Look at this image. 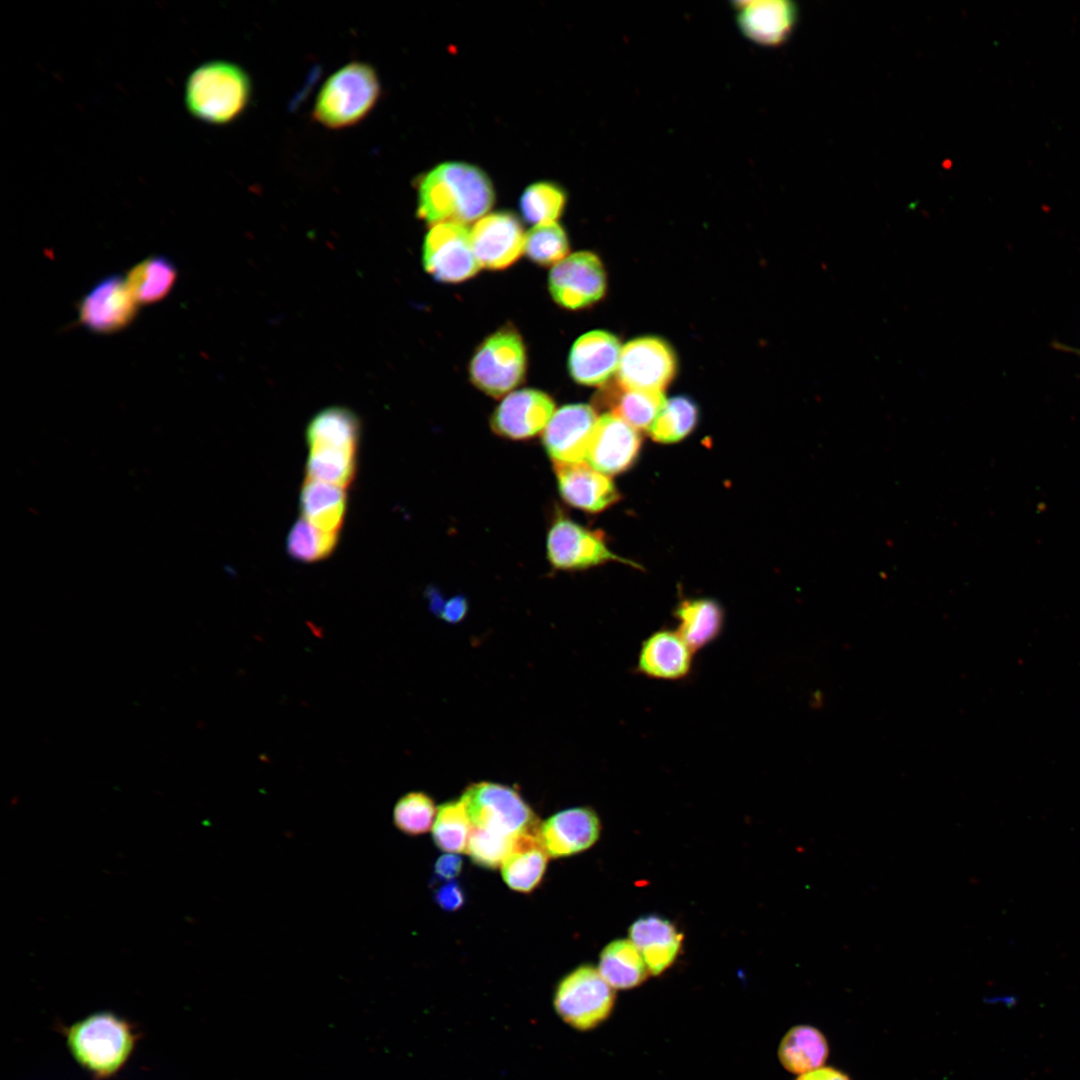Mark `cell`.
<instances>
[{
    "instance_id": "cell-1",
    "label": "cell",
    "mask_w": 1080,
    "mask_h": 1080,
    "mask_svg": "<svg viewBox=\"0 0 1080 1080\" xmlns=\"http://www.w3.org/2000/svg\"><path fill=\"white\" fill-rule=\"evenodd\" d=\"M417 214L425 222L469 223L483 216L495 195L488 176L464 162H444L427 172L417 186Z\"/></svg>"
},
{
    "instance_id": "cell-2",
    "label": "cell",
    "mask_w": 1080,
    "mask_h": 1080,
    "mask_svg": "<svg viewBox=\"0 0 1080 1080\" xmlns=\"http://www.w3.org/2000/svg\"><path fill=\"white\" fill-rule=\"evenodd\" d=\"M74 1060L94 1079L116 1075L132 1055L139 1038L135 1027L111 1011H97L64 1030Z\"/></svg>"
},
{
    "instance_id": "cell-3",
    "label": "cell",
    "mask_w": 1080,
    "mask_h": 1080,
    "mask_svg": "<svg viewBox=\"0 0 1080 1080\" xmlns=\"http://www.w3.org/2000/svg\"><path fill=\"white\" fill-rule=\"evenodd\" d=\"M252 97L249 74L238 64L212 60L196 67L185 83L184 102L196 119L225 125L238 119Z\"/></svg>"
},
{
    "instance_id": "cell-4",
    "label": "cell",
    "mask_w": 1080,
    "mask_h": 1080,
    "mask_svg": "<svg viewBox=\"0 0 1080 1080\" xmlns=\"http://www.w3.org/2000/svg\"><path fill=\"white\" fill-rule=\"evenodd\" d=\"M380 96L381 82L375 68L360 61L350 62L323 83L312 117L329 129L348 128L365 119Z\"/></svg>"
},
{
    "instance_id": "cell-5",
    "label": "cell",
    "mask_w": 1080,
    "mask_h": 1080,
    "mask_svg": "<svg viewBox=\"0 0 1080 1080\" xmlns=\"http://www.w3.org/2000/svg\"><path fill=\"white\" fill-rule=\"evenodd\" d=\"M460 799L472 827L512 837L540 827L532 809L511 787L479 782L469 786Z\"/></svg>"
},
{
    "instance_id": "cell-6",
    "label": "cell",
    "mask_w": 1080,
    "mask_h": 1080,
    "mask_svg": "<svg viewBox=\"0 0 1080 1080\" xmlns=\"http://www.w3.org/2000/svg\"><path fill=\"white\" fill-rule=\"evenodd\" d=\"M525 371V346L513 328H502L487 337L469 366L472 383L492 397H501L517 387Z\"/></svg>"
},
{
    "instance_id": "cell-7",
    "label": "cell",
    "mask_w": 1080,
    "mask_h": 1080,
    "mask_svg": "<svg viewBox=\"0 0 1080 1080\" xmlns=\"http://www.w3.org/2000/svg\"><path fill=\"white\" fill-rule=\"evenodd\" d=\"M615 1001L613 988L599 970L583 965L559 983L554 1007L558 1015L578 1030H589L604 1021Z\"/></svg>"
},
{
    "instance_id": "cell-8",
    "label": "cell",
    "mask_w": 1080,
    "mask_h": 1080,
    "mask_svg": "<svg viewBox=\"0 0 1080 1080\" xmlns=\"http://www.w3.org/2000/svg\"><path fill=\"white\" fill-rule=\"evenodd\" d=\"M423 264L436 280L458 283L473 277L481 267L473 250L470 232L460 223L443 222L431 227L424 240Z\"/></svg>"
},
{
    "instance_id": "cell-9",
    "label": "cell",
    "mask_w": 1080,
    "mask_h": 1080,
    "mask_svg": "<svg viewBox=\"0 0 1080 1080\" xmlns=\"http://www.w3.org/2000/svg\"><path fill=\"white\" fill-rule=\"evenodd\" d=\"M546 549L550 564L558 570H583L609 561L627 563L608 548L599 531L590 530L562 515L550 526Z\"/></svg>"
},
{
    "instance_id": "cell-10",
    "label": "cell",
    "mask_w": 1080,
    "mask_h": 1080,
    "mask_svg": "<svg viewBox=\"0 0 1080 1080\" xmlns=\"http://www.w3.org/2000/svg\"><path fill=\"white\" fill-rule=\"evenodd\" d=\"M676 372L671 347L658 337L629 341L621 351L617 379L621 388L662 392Z\"/></svg>"
},
{
    "instance_id": "cell-11",
    "label": "cell",
    "mask_w": 1080,
    "mask_h": 1080,
    "mask_svg": "<svg viewBox=\"0 0 1080 1080\" xmlns=\"http://www.w3.org/2000/svg\"><path fill=\"white\" fill-rule=\"evenodd\" d=\"M548 285L557 304L569 310H579L604 296L606 274L602 262L594 253L581 251L554 265Z\"/></svg>"
},
{
    "instance_id": "cell-12",
    "label": "cell",
    "mask_w": 1080,
    "mask_h": 1080,
    "mask_svg": "<svg viewBox=\"0 0 1080 1080\" xmlns=\"http://www.w3.org/2000/svg\"><path fill=\"white\" fill-rule=\"evenodd\" d=\"M138 305L126 278L111 274L98 281L82 297L78 305L79 321L95 333H115L131 324L138 312Z\"/></svg>"
},
{
    "instance_id": "cell-13",
    "label": "cell",
    "mask_w": 1080,
    "mask_h": 1080,
    "mask_svg": "<svg viewBox=\"0 0 1080 1080\" xmlns=\"http://www.w3.org/2000/svg\"><path fill=\"white\" fill-rule=\"evenodd\" d=\"M597 420L587 404H569L555 411L542 436L553 463L584 462Z\"/></svg>"
},
{
    "instance_id": "cell-14",
    "label": "cell",
    "mask_w": 1080,
    "mask_h": 1080,
    "mask_svg": "<svg viewBox=\"0 0 1080 1080\" xmlns=\"http://www.w3.org/2000/svg\"><path fill=\"white\" fill-rule=\"evenodd\" d=\"M470 236L480 266L488 269H504L524 251L522 225L509 212H496L480 218L471 229Z\"/></svg>"
},
{
    "instance_id": "cell-15",
    "label": "cell",
    "mask_w": 1080,
    "mask_h": 1080,
    "mask_svg": "<svg viewBox=\"0 0 1080 1080\" xmlns=\"http://www.w3.org/2000/svg\"><path fill=\"white\" fill-rule=\"evenodd\" d=\"M555 412L552 398L539 390L522 389L508 394L492 414L493 431L507 439L525 440L545 429Z\"/></svg>"
},
{
    "instance_id": "cell-16",
    "label": "cell",
    "mask_w": 1080,
    "mask_h": 1080,
    "mask_svg": "<svg viewBox=\"0 0 1080 1080\" xmlns=\"http://www.w3.org/2000/svg\"><path fill=\"white\" fill-rule=\"evenodd\" d=\"M640 444L637 429L618 415L606 413L597 420L585 462L605 475L617 474L631 466Z\"/></svg>"
},
{
    "instance_id": "cell-17",
    "label": "cell",
    "mask_w": 1080,
    "mask_h": 1080,
    "mask_svg": "<svg viewBox=\"0 0 1080 1080\" xmlns=\"http://www.w3.org/2000/svg\"><path fill=\"white\" fill-rule=\"evenodd\" d=\"M600 830V820L594 810L571 808L543 822L539 827V839L548 856L565 857L591 847L598 840Z\"/></svg>"
},
{
    "instance_id": "cell-18",
    "label": "cell",
    "mask_w": 1080,
    "mask_h": 1080,
    "mask_svg": "<svg viewBox=\"0 0 1080 1080\" xmlns=\"http://www.w3.org/2000/svg\"><path fill=\"white\" fill-rule=\"evenodd\" d=\"M562 499L580 510L597 513L619 499L610 478L584 462L553 463Z\"/></svg>"
},
{
    "instance_id": "cell-19",
    "label": "cell",
    "mask_w": 1080,
    "mask_h": 1080,
    "mask_svg": "<svg viewBox=\"0 0 1080 1080\" xmlns=\"http://www.w3.org/2000/svg\"><path fill=\"white\" fill-rule=\"evenodd\" d=\"M736 22L750 40L767 46L783 43L797 22L798 10L787 0H754L734 3Z\"/></svg>"
},
{
    "instance_id": "cell-20",
    "label": "cell",
    "mask_w": 1080,
    "mask_h": 1080,
    "mask_svg": "<svg viewBox=\"0 0 1080 1080\" xmlns=\"http://www.w3.org/2000/svg\"><path fill=\"white\" fill-rule=\"evenodd\" d=\"M621 345L613 334L594 330L580 336L573 344L568 369L575 382L587 385H602L618 369Z\"/></svg>"
},
{
    "instance_id": "cell-21",
    "label": "cell",
    "mask_w": 1080,
    "mask_h": 1080,
    "mask_svg": "<svg viewBox=\"0 0 1080 1080\" xmlns=\"http://www.w3.org/2000/svg\"><path fill=\"white\" fill-rule=\"evenodd\" d=\"M694 653L676 630L661 629L642 642L636 668L651 679L681 680L691 672Z\"/></svg>"
},
{
    "instance_id": "cell-22",
    "label": "cell",
    "mask_w": 1080,
    "mask_h": 1080,
    "mask_svg": "<svg viewBox=\"0 0 1080 1080\" xmlns=\"http://www.w3.org/2000/svg\"><path fill=\"white\" fill-rule=\"evenodd\" d=\"M629 936L653 975L662 973L674 962L683 939L671 921L657 915L637 919L629 929Z\"/></svg>"
},
{
    "instance_id": "cell-23",
    "label": "cell",
    "mask_w": 1080,
    "mask_h": 1080,
    "mask_svg": "<svg viewBox=\"0 0 1080 1080\" xmlns=\"http://www.w3.org/2000/svg\"><path fill=\"white\" fill-rule=\"evenodd\" d=\"M547 862L548 854L540 842L539 829L522 834L501 865L503 880L511 889L529 893L542 881Z\"/></svg>"
},
{
    "instance_id": "cell-24",
    "label": "cell",
    "mask_w": 1080,
    "mask_h": 1080,
    "mask_svg": "<svg viewBox=\"0 0 1080 1080\" xmlns=\"http://www.w3.org/2000/svg\"><path fill=\"white\" fill-rule=\"evenodd\" d=\"M346 507L344 488L305 479L300 493V509L303 518L314 527L338 533L344 523Z\"/></svg>"
},
{
    "instance_id": "cell-25",
    "label": "cell",
    "mask_w": 1080,
    "mask_h": 1080,
    "mask_svg": "<svg viewBox=\"0 0 1080 1080\" xmlns=\"http://www.w3.org/2000/svg\"><path fill=\"white\" fill-rule=\"evenodd\" d=\"M674 615L677 633L695 652L717 639L724 626V611L713 599L683 600Z\"/></svg>"
},
{
    "instance_id": "cell-26",
    "label": "cell",
    "mask_w": 1080,
    "mask_h": 1080,
    "mask_svg": "<svg viewBox=\"0 0 1080 1080\" xmlns=\"http://www.w3.org/2000/svg\"><path fill=\"white\" fill-rule=\"evenodd\" d=\"M829 1056L825 1035L811 1025H796L782 1038L778 1057L789 1072L804 1074L824 1066Z\"/></svg>"
},
{
    "instance_id": "cell-27",
    "label": "cell",
    "mask_w": 1080,
    "mask_h": 1080,
    "mask_svg": "<svg viewBox=\"0 0 1080 1080\" xmlns=\"http://www.w3.org/2000/svg\"><path fill=\"white\" fill-rule=\"evenodd\" d=\"M305 436L309 448L328 447L357 451L360 420L347 408H326L311 419Z\"/></svg>"
},
{
    "instance_id": "cell-28",
    "label": "cell",
    "mask_w": 1080,
    "mask_h": 1080,
    "mask_svg": "<svg viewBox=\"0 0 1080 1080\" xmlns=\"http://www.w3.org/2000/svg\"><path fill=\"white\" fill-rule=\"evenodd\" d=\"M177 268L166 256H149L136 263L127 273L128 288L138 304H154L163 300L174 287Z\"/></svg>"
},
{
    "instance_id": "cell-29",
    "label": "cell",
    "mask_w": 1080,
    "mask_h": 1080,
    "mask_svg": "<svg viewBox=\"0 0 1080 1080\" xmlns=\"http://www.w3.org/2000/svg\"><path fill=\"white\" fill-rule=\"evenodd\" d=\"M647 965L629 939L609 943L600 954L599 972L612 988L629 989L642 983Z\"/></svg>"
},
{
    "instance_id": "cell-30",
    "label": "cell",
    "mask_w": 1080,
    "mask_h": 1080,
    "mask_svg": "<svg viewBox=\"0 0 1080 1080\" xmlns=\"http://www.w3.org/2000/svg\"><path fill=\"white\" fill-rule=\"evenodd\" d=\"M356 452L328 447L309 448L305 467L306 479L348 487L356 475Z\"/></svg>"
},
{
    "instance_id": "cell-31",
    "label": "cell",
    "mask_w": 1080,
    "mask_h": 1080,
    "mask_svg": "<svg viewBox=\"0 0 1080 1080\" xmlns=\"http://www.w3.org/2000/svg\"><path fill=\"white\" fill-rule=\"evenodd\" d=\"M697 421L695 402L686 396H676L665 401L649 432L658 442L673 443L685 438Z\"/></svg>"
},
{
    "instance_id": "cell-32",
    "label": "cell",
    "mask_w": 1080,
    "mask_h": 1080,
    "mask_svg": "<svg viewBox=\"0 0 1080 1080\" xmlns=\"http://www.w3.org/2000/svg\"><path fill=\"white\" fill-rule=\"evenodd\" d=\"M567 196L561 186L540 181L529 185L521 195L520 210L530 224L554 223L562 214Z\"/></svg>"
},
{
    "instance_id": "cell-33",
    "label": "cell",
    "mask_w": 1080,
    "mask_h": 1080,
    "mask_svg": "<svg viewBox=\"0 0 1080 1080\" xmlns=\"http://www.w3.org/2000/svg\"><path fill=\"white\" fill-rule=\"evenodd\" d=\"M338 538V533L322 531L301 518L288 533L287 552L291 558L304 563L324 560L334 552Z\"/></svg>"
},
{
    "instance_id": "cell-34",
    "label": "cell",
    "mask_w": 1080,
    "mask_h": 1080,
    "mask_svg": "<svg viewBox=\"0 0 1080 1080\" xmlns=\"http://www.w3.org/2000/svg\"><path fill=\"white\" fill-rule=\"evenodd\" d=\"M471 823L461 799L441 805L433 824L435 844L448 853L466 851L471 833Z\"/></svg>"
},
{
    "instance_id": "cell-35",
    "label": "cell",
    "mask_w": 1080,
    "mask_h": 1080,
    "mask_svg": "<svg viewBox=\"0 0 1080 1080\" xmlns=\"http://www.w3.org/2000/svg\"><path fill=\"white\" fill-rule=\"evenodd\" d=\"M524 251L528 258L542 266L556 265L569 251L564 229L556 222L534 226L525 235Z\"/></svg>"
},
{
    "instance_id": "cell-36",
    "label": "cell",
    "mask_w": 1080,
    "mask_h": 1080,
    "mask_svg": "<svg viewBox=\"0 0 1080 1080\" xmlns=\"http://www.w3.org/2000/svg\"><path fill=\"white\" fill-rule=\"evenodd\" d=\"M621 389L612 413L637 430L650 429L666 401L663 393Z\"/></svg>"
},
{
    "instance_id": "cell-37",
    "label": "cell",
    "mask_w": 1080,
    "mask_h": 1080,
    "mask_svg": "<svg viewBox=\"0 0 1080 1080\" xmlns=\"http://www.w3.org/2000/svg\"><path fill=\"white\" fill-rule=\"evenodd\" d=\"M436 807L425 793L410 792L402 796L393 811L395 826L408 835L426 833L434 824Z\"/></svg>"
},
{
    "instance_id": "cell-38",
    "label": "cell",
    "mask_w": 1080,
    "mask_h": 1080,
    "mask_svg": "<svg viewBox=\"0 0 1080 1080\" xmlns=\"http://www.w3.org/2000/svg\"><path fill=\"white\" fill-rule=\"evenodd\" d=\"M518 837L472 827L466 852L475 864L495 869L514 849Z\"/></svg>"
},
{
    "instance_id": "cell-39",
    "label": "cell",
    "mask_w": 1080,
    "mask_h": 1080,
    "mask_svg": "<svg viewBox=\"0 0 1080 1080\" xmlns=\"http://www.w3.org/2000/svg\"><path fill=\"white\" fill-rule=\"evenodd\" d=\"M432 609L446 622L456 623L466 615L468 605L463 596L457 595L442 602L438 600L437 593H431Z\"/></svg>"
},
{
    "instance_id": "cell-40",
    "label": "cell",
    "mask_w": 1080,
    "mask_h": 1080,
    "mask_svg": "<svg viewBox=\"0 0 1080 1080\" xmlns=\"http://www.w3.org/2000/svg\"><path fill=\"white\" fill-rule=\"evenodd\" d=\"M434 899L443 910L448 912L458 910L465 901L463 889L455 881L447 882L438 887L434 893Z\"/></svg>"
},
{
    "instance_id": "cell-41",
    "label": "cell",
    "mask_w": 1080,
    "mask_h": 1080,
    "mask_svg": "<svg viewBox=\"0 0 1080 1080\" xmlns=\"http://www.w3.org/2000/svg\"><path fill=\"white\" fill-rule=\"evenodd\" d=\"M463 866V860L455 853L442 855L434 865L435 875L440 880H452L457 877Z\"/></svg>"
},
{
    "instance_id": "cell-42",
    "label": "cell",
    "mask_w": 1080,
    "mask_h": 1080,
    "mask_svg": "<svg viewBox=\"0 0 1080 1080\" xmlns=\"http://www.w3.org/2000/svg\"><path fill=\"white\" fill-rule=\"evenodd\" d=\"M797 1080H851L843 1071L829 1066H822L801 1074Z\"/></svg>"
},
{
    "instance_id": "cell-43",
    "label": "cell",
    "mask_w": 1080,
    "mask_h": 1080,
    "mask_svg": "<svg viewBox=\"0 0 1080 1080\" xmlns=\"http://www.w3.org/2000/svg\"><path fill=\"white\" fill-rule=\"evenodd\" d=\"M1062 347H1063V348H1066V349H1068V350H1070V351H1074V353H1077V354H1079V355H1080V350H1078V349H1075V348H1068V347H1066V346H1062Z\"/></svg>"
}]
</instances>
